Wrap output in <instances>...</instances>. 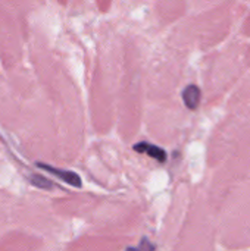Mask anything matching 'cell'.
<instances>
[{
  "mask_svg": "<svg viewBox=\"0 0 250 251\" xmlns=\"http://www.w3.org/2000/svg\"><path fill=\"white\" fill-rule=\"evenodd\" d=\"M37 166H38L40 169H44V171H47V172H50V174L56 175L57 178H60L62 181H65L66 184H69V185H72V187H75V188H81V185H83L81 178H80V176H78V174H75V172H71V171H62V169L53 168V166L46 165V163H37Z\"/></svg>",
  "mask_w": 250,
  "mask_h": 251,
  "instance_id": "6da1fadb",
  "label": "cell"
},
{
  "mask_svg": "<svg viewBox=\"0 0 250 251\" xmlns=\"http://www.w3.org/2000/svg\"><path fill=\"white\" fill-rule=\"evenodd\" d=\"M134 150H136L137 153H144V154H147V156L156 159V160L161 162V163H164V162L167 160V151H165L164 149H161V147H158V146H153V144H149V143H146V141H141V143L136 144V146H134Z\"/></svg>",
  "mask_w": 250,
  "mask_h": 251,
  "instance_id": "7a4b0ae2",
  "label": "cell"
},
{
  "mask_svg": "<svg viewBox=\"0 0 250 251\" xmlns=\"http://www.w3.org/2000/svg\"><path fill=\"white\" fill-rule=\"evenodd\" d=\"M183 100L189 109H192V110L197 109V106L200 103V88L194 84L187 85L183 91Z\"/></svg>",
  "mask_w": 250,
  "mask_h": 251,
  "instance_id": "3957f363",
  "label": "cell"
},
{
  "mask_svg": "<svg viewBox=\"0 0 250 251\" xmlns=\"http://www.w3.org/2000/svg\"><path fill=\"white\" fill-rule=\"evenodd\" d=\"M29 181H31L32 185H35L37 188H41V190H52L55 187L53 182L49 181V179H46L44 176H35V175H32L29 178Z\"/></svg>",
  "mask_w": 250,
  "mask_h": 251,
  "instance_id": "277c9868",
  "label": "cell"
},
{
  "mask_svg": "<svg viewBox=\"0 0 250 251\" xmlns=\"http://www.w3.org/2000/svg\"><path fill=\"white\" fill-rule=\"evenodd\" d=\"M156 250V247H155V244H152L150 241H149V238H141V241H140V244L137 246V247H128L125 251H155Z\"/></svg>",
  "mask_w": 250,
  "mask_h": 251,
  "instance_id": "5b68a950",
  "label": "cell"
}]
</instances>
